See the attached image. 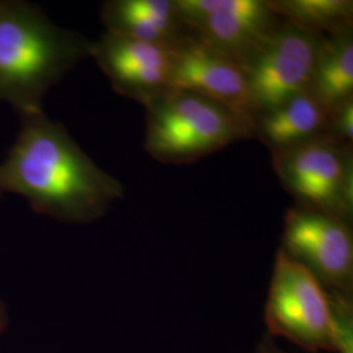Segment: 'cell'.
<instances>
[{
  "label": "cell",
  "instance_id": "cell-1",
  "mask_svg": "<svg viewBox=\"0 0 353 353\" xmlns=\"http://www.w3.org/2000/svg\"><path fill=\"white\" fill-rule=\"evenodd\" d=\"M20 119L17 139L0 163V196L20 195L37 214L89 224L125 195L123 185L96 164L62 123L43 110Z\"/></svg>",
  "mask_w": 353,
  "mask_h": 353
},
{
  "label": "cell",
  "instance_id": "cell-6",
  "mask_svg": "<svg viewBox=\"0 0 353 353\" xmlns=\"http://www.w3.org/2000/svg\"><path fill=\"white\" fill-rule=\"evenodd\" d=\"M325 38L280 19L240 63L254 119L309 89Z\"/></svg>",
  "mask_w": 353,
  "mask_h": 353
},
{
  "label": "cell",
  "instance_id": "cell-18",
  "mask_svg": "<svg viewBox=\"0 0 353 353\" xmlns=\"http://www.w3.org/2000/svg\"><path fill=\"white\" fill-rule=\"evenodd\" d=\"M7 321H8V316H7V310L3 301L0 300V336L4 332L6 326H7Z\"/></svg>",
  "mask_w": 353,
  "mask_h": 353
},
{
  "label": "cell",
  "instance_id": "cell-16",
  "mask_svg": "<svg viewBox=\"0 0 353 353\" xmlns=\"http://www.w3.org/2000/svg\"><path fill=\"white\" fill-rule=\"evenodd\" d=\"M326 138L343 147H352L353 97L330 112Z\"/></svg>",
  "mask_w": 353,
  "mask_h": 353
},
{
  "label": "cell",
  "instance_id": "cell-12",
  "mask_svg": "<svg viewBox=\"0 0 353 353\" xmlns=\"http://www.w3.org/2000/svg\"><path fill=\"white\" fill-rule=\"evenodd\" d=\"M106 32L172 46L189 32L176 17L174 0H110L103 3Z\"/></svg>",
  "mask_w": 353,
  "mask_h": 353
},
{
  "label": "cell",
  "instance_id": "cell-5",
  "mask_svg": "<svg viewBox=\"0 0 353 353\" xmlns=\"http://www.w3.org/2000/svg\"><path fill=\"white\" fill-rule=\"evenodd\" d=\"M267 332L309 353H334L328 292L303 265L278 250L265 305Z\"/></svg>",
  "mask_w": 353,
  "mask_h": 353
},
{
  "label": "cell",
  "instance_id": "cell-2",
  "mask_svg": "<svg viewBox=\"0 0 353 353\" xmlns=\"http://www.w3.org/2000/svg\"><path fill=\"white\" fill-rule=\"evenodd\" d=\"M90 41L55 26L21 0H0V102L21 114L42 112L48 92L83 59Z\"/></svg>",
  "mask_w": 353,
  "mask_h": 353
},
{
  "label": "cell",
  "instance_id": "cell-15",
  "mask_svg": "<svg viewBox=\"0 0 353 353\" xmlns=\"http://www.w3.org/2000/svg\"><path fill=\"white\" fill-rule=\"evenodd\" d=\"M332 332L334 353H353V296L328 292Z\"/></svg>",
  "mask_w": 353,
  "mask_h": 353
},
{
  "label": "cell",
  "instance_id": "cell-4",
  "mask_svg": "<svg viewBox=\"0 0 353 353\" xmlns=\"http://www.w3.org/2000/svg\"><path fill=\"white\" fill-rule=\"evenodd\" d=\"M352 151L322 137L274 153L272 165L297 207L352 225Z\"/></svg>",
  "mask_w": 353,
  "mask_h": 353
},
{
  "label": "cell",
  "instance_id": "cell-3",
  "mask_svg": "<svg viewBox=\"0 0 353 353\" xmlns=\"http://www.w3.org/2000/svg\"><path fill=\"white\" fill-rule=\"evenodd\" d=\"M147 153L163 164H191L241 140L255 121L201 94L172 89L145 106Z\"/></svg>",
  "mask_w": 353,
  "mask_h": 353
},
{
  "label": "cell",
  "instance_id": "cell-7",
  "mask_svg": "<svg viewBox=\"0 0 353 353\" xmlns=\"http://www.w3.org/2000/svg\"><path fill=\"white\" fill-rule=\"evenodd\" d=\"M327 290L353 296L352 225L322 212L290 207L280 249Z\"/></svg>",
  "mask_w": 353,
  "mask_h": 353
},
{
  "label": "cell",
  "instance_id": "cell-13",
  "mask_svg": "<svg viewBox=\"0 0 353 353\" xmlns=\"http://www.w3.org/2000/svg\"><path fill=\"white\" fill-rule=\"evenodd\" d=\"M309 90L330 112L352 99L353 29L325 38Z\"/></svg>",
  "mask_w": 353,
  "mask_h": 353
},
{
  "label": "cell",
  "instance_id": "cell-17",
  "mask_svg": "<svg viewBox=\"0 0 353 353\" xmlns=\"http://www.w3.org/2000/svg\"><path fill=\"white\" fill-rule=\"evenodd\" d=\"M255 353H288L280 344L276 339L271 338L268 334H265V336L261 339L256 345Z\"/></svg>",
  "mask_w": 353,
  "mask_h": 353
},
{
  "label": "cell",
  "instance_id": "cell-11",
  "mask_svg": "<svg viewBox=\"0 0 353 353\" xmlns=\"http://www.w3.org/2000/svg\"><path fill=\"white\" fill-rule=\"evenodd\" d=\"M328 121L330 110L307 89L278 108L255 117L254 139L262 141L274 154L326 137Z\"/></svg>",
  "mask_w": 353,
  "mask_h": 353
},
{
  "label": "cell",
  "instance_id": "cell-14",
  "mask_svg": "<svg viewBox=\"0 0 353 353\" xmlns=\"http://www.w3.org/2000/svg\"><path fill=\"white\" fill-rule=\"evenodd\" d=\"M284 21L306 32L332 36L353 29L352 0H270Z\"/></svg>",
  "mask_w": 353,
  "mask_h": 353
},
{
  "label": "cell",
  "instance_id": "cell-8",
  "mask_svg": "<svg viewBox=\"0 0 353 353\" xmlns=\"http://www.w3.org/2000/svg\"><path fill=\"white\" fill-rule=\"evenodd\" d=\"M89 57L100 65L118 94L144 106L172 90L170 46L105 32L90 42Z\"/></svg>",
  "mask_w": 353,
  "mask_h": 353
},
{
  "label": "cell",
  "instance_id": "cell-10",
  "mask_svg": "<svg viewBox=\"0 0 353 353\" xmlns=\"http://www.w3.org/2000/svg\"><path fill=\"white\" fill-rule=\"evenodd\" d=\"M279 21L270 0H219L214 12L191 34L240 64Z\"/></svg>",
  "mask_w": 353,
  "mask_h": 353
},
{
  "label": "cell",
  "instance_id": "cell-9",
  "mask_svg": "<svg viewBox=\"0 0 353 353\" xmlns=\"http://www.w3.org/2000/svg\"><path fill=\"white\" fill-rule=\"evenodd\" d=\"M170 49L173 54L172 89L201 94L254 119L240 64L210 49L191 33L178 39Z\"/></svg>",
  "mask_w": 353,
  "mask_h": 353
}]
</instances>
